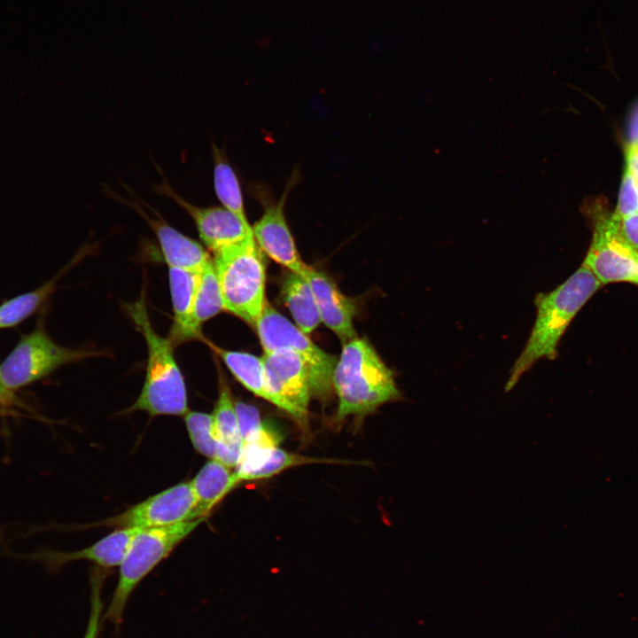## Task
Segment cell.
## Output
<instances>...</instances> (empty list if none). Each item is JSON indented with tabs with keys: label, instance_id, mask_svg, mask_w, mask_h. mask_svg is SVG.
<instances>
[{
	"label": "cell",
	"instance_id": "6da1fadb",
	"mask_svg": "<svg viewBox=\"0 0 638 638\" xmlns=\"http://www.w3.org/2000/svg\"><path fill=\"white\" fill-rule=\"evenodd\" d=\"M602 286L582 264L556 289L536 295V319L523 351L510 370L506 392L511 390L536 362L542 358L554 360L557 356L559 341L569 324Z\"/></svg>",
	"mask_w": 638,
	"mask_h": 638
},
{
	"label": "cell",
	"instance_id": "7a4b0ae2",
	"mask_svg": "<svg viewBox=\"0 0 638 638\" xmlns=\"http://www.w3.org/2000/svg\"><path fill=\"white\" fill-rule=\"evenodd\" d=\"M332 387L338 400V422L348 416L363 417L401 396L392 370L373 346L358 337L343 344L332 374Z\"/></svg>",
	"mask_w": 638,
	"mask_h": 638
},
{
	"label": "cell",
	"instance_id": "3957f363",
	"mask_svg": "<svg viewBox=\"0 0 638 638\" xmlns=\"http://www.w3.org/2000/svg\"><path fill=\"white\" fill-rule=\"evenodd\" d=\"M127 311L143 334L148 350L144 383L128 412L140 410L152 416L185 415L188 412L186 385L174 357L173 343L154 331L144 292L136 301L127 306Z\"/></svg>",
	"mask_w": 638,
	"mask_h": 638
},
{
	"label": "cell",
	"instance_id": "277c9868",
	"mask_svg": "<svg viewBox=\"0 0 638 638\" xmlns=\"http://www.w3.org/2000/svg\"><path fill=\"white\" fill-rule=\"evenodd\" d=\"M254 237L214 253L223 310L253 325L265 298L266 268Z\"/></svg>",
	"mask_w": 638,
	"mask_h": 638
},
{
	"label": "cell",
	"instance_id": "5b68a950",
	"mask_svg": "<svg viewBox=\"0 0 638 638\" xmlns=\"http://www.w3.org/2000/svg\"><path fill=\"white\" fill-rule=\"evenodd\" d=\"M205 518L161 527L142 528L133 538L120 564L118 582L103 615L116 628L122 622L128 599L137 585Z\"/></svg>",
	"mask_w": 638,
	"mask_h": 638
},
{
	"label": "cell",
	"instance_id": "8992f818",
	"mask_svg": "<svg viewBox=\"0 0 638 638\" xmlns=\"http://www.w3.org/2000/svg\"><path fill=\"white\" fill-rule=\"evenodd\" d=\"M264 353L291 350L302 357L307 367L312 394L325 398L332 387L337 358L317 346L297 325L268 301L253 324Z\"/></svg>",
	"mask_w": 638,
	"mask_h": 638
},
{
	"label": "cell",
	"instance_id": "52a82bcc",
	"mask_svg": "<svg viewBox=\"0 0 638 638\" xmlns=\"http://www.w3.org/2000/svg\"><path fill=\"white\" fill-rule=\"evenodd\" d=\"M94 355L93 352L58 345L43 324L23 335L0 364V382L13 392L28 385L60 366Z\"/></svg>",
	"mask_w": 638,
	"mask_h": 638
},
{
	"label": "cell",
	"instance_id": "ba28073f",
	"mask_svg": "<svg viewBox=\"0 0 638 638\" xmlns=\"http://www.w3.org/2000/svg\"><path fill=\"white\" fill-rule=\"evenodd\" d=\"M261 357L268 401L288 413L303 433H308L312 391L306 362L288 349L267 352Z\"/></svg>",
	"mask_w": 638,
	"mask_h": 638
},
{
	"label": "cell",
	"instance_id": "9c48e42d",
	"mask_svg": "<svg viewBox=\"0 0 638 638\" xmlns=\"http://www.w3.org/2000/svg\"><path fill=\"white\" fill-rule=\"evenodd\" d=\"M582 264L603 285L613 283L635 284L638 250L622 236L619 222L612 214L594 212L592 242Z\"/></svg>",
	"mask_w": 638,
	"mask_h": 638
},
{
	"label": "cell",
	"instance_id": "30bf717a",
	"mask_svg": "<svg viewBox=\"0 0 638 638\" xmlns=\"http://www.w3.org/2000/svg\"><path fill=\"white\" fill-rule=\"evenodd\" d=\"M195 504L191 481L181 482L109 518L105 524L119 528L172 525L191 521Z\"/></svg>",
	"mask_w": 638,
	"mask_h": 638
},
{
	"label": "cell",
	"instance_id": "8fae6325",
	"mask_svg": "<svg viewBox=\"0 0 638 638\" xmlns=\"http://www.w3.org/2000/svg\"><path fill=\"white\" fill-rule=\"evenodd\" d=\"M155 190L172 198L191 215L200 239L213 253L253 236L246 218L223 206H197L179 196L166 181Z\"/></svg>",
	"mask_w": 638,
	"mask_h": 638
},
{
	"label": "cell",
	"instance_id": "7c38bea8",
	"mask_svg": "<svg viewBox=\"0 0 638 638\" xmlns=\"http://www.w3.org/2000/svg\"><path fill=\"white\" fill-rule=\"evenodd\" d=\"M286 195L287 191L276 204L265 209L261 218L252 227L253 234L260 249L272 260L290 272L305 277L309 266L301 260L285 220Z\"/></svg>",
	"mask_w": 638,
	"mask_h": 638
},
{
	"label": "cell",
	"instance_id": "4fadbf2b",
	"mask_svg": "<svg viewBox=\"0 0 638 638\" xmlns=\"http://www.w3.org/2000/svg\"><path fill=\"white\" fill-rule=\"evenodd\" d=\"M305 278L309 283L317 304L321 322L331 329L343 344L356 338L353 319L355 305L323 271L308 267Z\"/></svg>",
	"mask_w": 638,
	"mask_h": 638
},
{
	"label": "cell",
	"instance_id": "5bb4252c",
	"mask_svg": "<svg viewBox=\"0 0 638 638\" xmlns=\"http://www.w3.org/2000/svg\"><path fill=\"white\" fill-rule=\"evenodd\" d=\"M142 528H119L89 547L73 552L51 551L40 555L50 568L58 569L67 563L86 560L103 568L120 565L136 533Z\"/></svg>",
	"mask_w": 638,
	"mask_h": 638
},
{
	"label": "cell",
	"instance_id": "9a60e30c",
	"mask_svg": "<svg viewBox=\"0 0 638 638\" xmlns=\"http://www.w3.org/2000/svg\"><path fill=\"white\" fill-rule=\"evenodd\" d=\"M213 433L216 441L215 460L235 468L242 451L238 419L230 389L219 373V394L213 414Z\"/></svg>",
	"mask_w": 638,
	"mask_h": 638
},
{
	"label": "cell",
	"instance_id": "2e32d148",
	"mask_svg": "<svg viewBox=\"0 0 638 638\" xmlns=\"http://www.w3.org/2000/svg\"><path fill=\"white\" fill-rule=\"evenodd\" d=\"M139 213L154 231L169 268L199 273L211 260L208 253L197 241L161 219L150 217L141 209Z\"/></svg>",
	"mask_w": 638,
	"mask_h": 638
},
{
	"label": "cell",
	"instance_id": "e0dca14e",
	"mask_svg": "<svg viewBox=\"0 0 638 638\" xmlns=\"http://www.w3.org/2000/svg\"><path fill=\"white\" fill-rule=\"evenodd\" d=\"M196 504L191 520L205 518L239 483L231 469L210 459L191 481Z\"/></svg>",
	"mask_w": 638,
	"mask_h": 638
},
{
	"label": "cell",
	"instance_id": "ac0fdd59",
	"mask_svg": "<svg viewBox=\"0 0 638 638\" xmlns=\"http://www.w3.org/2000/svg\"><path fill=\"white\" fill-rule=\"evenodd\" d=\"M168 279L174 311V323L168 338L173 344L199 339L191 323L198 273L169 268Z\"/></svg>",
	"mask_w": 638,
	"mask_h": 638
},
{
	"label": "cell",
	"instance_id": "d6986e66",
	"mask_svg": "<svg viewBox=\"0 0 638 638\" xmlns=\"http://www.w3.org/2000/svg\"><path fill=\"white\" fill-rule=\"evenodd\" d=\"M283 296L297 327L305 334L312 332L321 318L312 288L307 280L290 272L283 283Z\"/></svg>",
	"mask_w": 638,
	"mask_h": 638
},
{
	"label": "cell",
	"instance_id": "ffe728a7",
	"mask_svg": "<svg viewBox=\"0 0 638 638\" xmlns=\"http://www.w3.org/2000/svg\"><path fill=\"white\" fill-rule=\"evenodd\" d=\"M282 436L269 424L262 425L242 440V451L235 467V476L240 484L251 481L253 474L279 447Z\"/></svg>",
	"mask_w": 638,
	"mask_h": 638
},
{
	"label": "cell",
	"instance_id": "44dd1931",
	"mask_svg": "<svg viewBox=\"0 0 638 638\" xmlns=\"http://www.w3.org/2000/svg\"><path fill=\"white\" fill-rule=\"evenodd\" d=\"M235 378L254 395L268 401L262 357L245 352L230 351L209 343Z\"/></svg>",
	"mask_w": 638,
	"mask_h": 638
},
{
	"label": "cell",
	"instance_id": "7402d4cb",
	"mask_svg": "<svg viewBox=\"0 0 638 638\" xmlns=\"http://www.w3.org/2000/svg\"><path fill=\"white\" fill-rule=\"evenodd\" d=\"M223 309L220 285L211 259L198 273L192 310V329L201 338V326Z\"/></svg>",
	"mask_w": 638,
	"mask_h": 638
},
{
	"label": "cell",
	"instance_id": "603a6c76",
	"mask_svg": "<svg viewBox=\"0 0 638 638\" xmlns=\"http://www.w3.org/2000/svg\"><path fill=\"white\" fill-rule=\"evenodd\" d=\"M57 277L0 305V330L17 326L31 316L53 292Z\"/></svg>",
	"mask_w": 638,
	"mask_h": 638
},
{
	"label": "cell",
	"instance_id": "cb8c5ba5",
	"mask_svg": "<svg viewBox=\"0 0 638 638\" xmlns=\"http://www.w3.org/2000/svg\"><path fill=\"white\" fill-rule=\"evenodd\" d=\"M214 186L222 206L236 214L246 218L244 199L238 179L230 165L214 148Z\"/></svg>",
	"mask_w": 638,
	"mask_h": 638
},
{
	"label": "cell",
	"instance_id": "d4e9b609",
	"mask_svg": "<svg viewBox=\"0 0 638 638\" xmlns=\"http://www.w3.org/2000/svg\"><path fill=\"white\" fill-rule=\"evenodd\" d=\"M186 428L194 448L201 455L214 459L216 441L213 433L212 415L188 411L184 415Z\"/></svg>",
	"mask_w": 638,
	"mask_h": 638
},
{
	"label": "cell",
	"instance_id": "484cf974",
	"mask_svg": "<svg viewBox=\"0 0 638 638\" xmlns=\"http://www.w3.org/2000/svg\"><path fill=\"white\" fill-rule=\"evenodd\" d=\"M315 463H335V460L290 453L278 447L253 474L251 481L270 478L292 467Z\"/></svg>",
	"mask_w": 638,
	"mask_h": 638
},
{
	"label": "cell",
	"instance_id": "4316f807",
	"mask_svg": "<svg viewBox=\"0 0 638 638\" xmlns=\"http://www.w3.org/2000/svg\"><path fill=\"white\" fill-rule=\"evenodd\" d=\"M638 214V185L625 167L619 198L612 217L620 222Z\"/></svg>",
	"mask_w": 638,
	"mask_h": 638
},
{
	"label": "cell",
	"instance_id": "83f0119b",
	"mask_svg": "<svg viewBox=\"0 0 638 638\" xmlns=\"http://www.w3.org/2000/svg\"><path fill=\"white\" fill-rule=\"evenodd\" d=\"M104 575L96 570L90 575V608L83 638H97L101 619H103V601L101 596Z\"/></svg>",
	"mask_w": 638,
	"mask_h": 638
},
{
	"label": "cell",
	"instance_id": "f1b7e54d",
	"mask_svg": "<svg viewBox=\"0 0 638 638\" xmlns=\"http://www.w3.org/2000/svg\"><path fill=\"white\" fill-rule=\"evenodd\" d=\"M239 432L242 440L258 430L263 424L258 409L243 401L236 402Z\"/></svg>",
	"mask_w": 638,
	"mask_h": 638
},
{
	"label": "cell",
	"instance_id": "f546056e",
	"mask_svg": "<svg viewBox=\"0 0 638 638\" xmlns=\"http://www.w3.org/2000/svg\"><path fill=\"white\" fill-rule=\"evenodd\" d=\"M619 230L625 239L638 250V214L620 221Z\"/></svg>",
	"mask_w": 638,
	"mask_h": 638
},
{
	"label": "cell",
	"instance_id": "4dcf8cb0",
	"mask_svg": "<svg viewBox=\"0 0 638 638\" xmlns=\"http://www.w3.org/2000/svg\"><path fill=\"white\" fill-rule=\"evenodd\" d=\"M625 167L638 185V144L629 143L625 149Z\"/></svg>",
	"mask_w": 638,
	"mask_h": 638
},
{
	"label": "cell",
	"instance_id": "1f68e13d",
	"mask_svg": "<svg viewBox=\"0 0 638 638\" xmlns=\"http://www.w3.org/2000/svg\"><path fill=\"white\" fill-rule=\"evenodd\" d=\"M14 393L5 388L0 382V403L8 405L15 402Z\"/></svg>",
	"mask_w": 638,
	"mask_h": 638
},
{
	"label": "cell",
	"instance_id": "d6a6232c",
	"mask_svg": "<svg viewBox=\"0 0 638 638\" xmlns=\"http://www.w3.org/2000/svg\"><path fill=\"white\" fill-rule=\"evenodd\" d=\"M5 411H6V410H4L3 408H0V416H1V415H4V414H6Z\"/></svg>",
	"mask_w": 638,
	"mask_h": 638
},
{
	"label": "cell",
	"instance_id": "836d02e7",
	"mask_svg": "<svg viewBox=\"0 0 638 638\" xmlns=\"http://www.w3.org/2000/svg\"><path fill=\"white\" fill-rule=\"evenodd\" d=\"M634 284L638 285V275Z\"/></svg>",
	"mask_w": 638,
	"mask_h": 638
},
{
	"label": "cell",
	"instance_id": "e575fe53",
	"mask_svg": "<svg viewBox=\"0 0 638 638\" xmlns=\"http://www.w3.org/2000/svg\"><path fill=\"white\" fill-rule=\"evenodd\" d=\"M631 144H632V143H631ZM635 144H638V142H637Z\"/></svg>",
	"mask_w": 638,
	"mask_h": 638
}]
</instances>
